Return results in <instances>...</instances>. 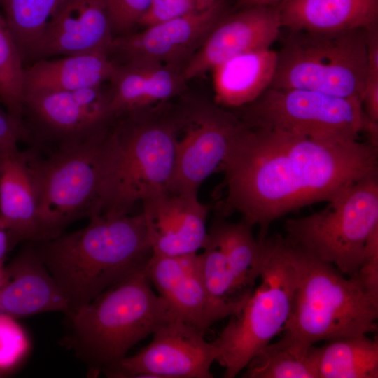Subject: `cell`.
<instances>
[{"label":"cell","mask_w":378,"mask_h":378,"mask_svg":"<svg viewBox=\"0 0 378 378\" xmlns=\"http://www.w3.org/2000/svg\"><path fill=\"white\" fill-rule=\"evenodd\" d=\"M29 349V337L15 318L0 314V371L16 367Z\"/></svg>","instance_id":"31"},{"label":"cell","mask_w":378,"mask_h":378,"mask_svg":"<svg viewBox=\"0 0 378 378\" xmlns=\"http://www.w3.org/2000/svg\"><path fill=\"white\" fill-rule=\"evenodd\" d=\"M185 81L178 65L147 60L118 63L108 85L112 118L164 102L177 95Z\"/></svg>","instance_id":"21"},{"label":"cell","mask_w":378,"mask_h":378,"mask_svg":"<svg viewBox=\"0 0 378 378\" xmlns=\"http://www.w3.org/2000/svg\"><path fill=\"white\" fill-rule=\"evenodd\" d=\"M146 271L151 284L178 318L203 334L218 321L202 281L197 253L152 255Z\"/></svg>","instance_id":"18"},{"label":"cell","mask_w":378,"mask_h":378,"mask_svg":"<svg viewBox=\"0 0 378 378\" xmlns=\"http://www.w3.org/2000/svg\"><path fill=\"white\" fill-rule=\"evenodd\" d=\"M2 274H3V269L1 268V265H0V285L2 279Z\"/></svg>","instance_id":"39"},{"label":"cell","mask_w":378,"mask_h":378,"mask_svg":"<svg viewBox=\"0 0 378 378\" xmlns=\"http://www.w3.org/2000/svg\"><path fill=\"white\" fill-rule=\"evenodd\" d=\"M114 38L105 0H66L50 21L31 62L59 55L109 53Z\"/></svg>","instance_id":"17"},{"label":"cell","mask_w":378,"mask_h":378,"mask_svg":"<svg viewBox=\"0 0 378 378\" xmlns=\"http://www.w3.org/2000/svg\"><path fill=\"white\" fill-rule=\"evenodd\" d=\"M29 139V131L24 120L11 115L0 104V147L18 144Z\"/></svg>","instance_id":"35"},{"label":"cell","mask_w":378,"mask_h":378,"mask_svg":"<svg viewBox=\"0 0 378 378\" xmlns=\"http://www.w3.org/2000/svg\"><path fill=\"white\" fill-rule=\"evenodd\" d=\"M24 62L13 34L0 10V102L23 120Z\"/></svg>","instance_id":"30"},{"label":"cell","mask_w":378,"mask_h":378,"mask_svg":"<svg viewBox=\"0 0 378 378\" xmlns=\"http://www.w3.org/2000/svg\"><path fill=\"white\" fill-rule=\"evenodd\" d=\"M353 276L370 294L378 298V227L368 237L360 265Z\"/></svg>","instance_id":"34"},{"label":"cell","mask_w":378,"mask_h":378,"mask_svg":"<svg viewBox=\"0 0 378 378\" xmlns=\"http://www.w3.org/2000/svg\"><path fill=\"white\" fill-rule=\"evenodd\" d=\"M253 226L243 219L237 223L216 218L208 232L210 241L222 251L237 288L248 298L262 270V249Z\"/></svg>","instance_id":"25"},{"label":"cell","mask_w":378,"mask_h":378,"mask_svg":"<svg viewBox=\"0 0 378 378\" xmlns=\"http://www.w3.org/2000/svg\"><path fill=\"white\" fill-rule=\"evenodd\" d=\"M294 246L300 275L283 336L277 342L306 354L321 341L376 332L378 298L354 276H345L332 264Z\"/></svg>","instance_id":"5"},{"label":"cell","mask_w":378,"mask_h":378,"mask_svg":"<svg viewBox=\"0 0 378 378\" xmlns=\"http://www.w3.org/2000/svg\"><path fill=\"white\" fill-rule=\"evenodd\" d=\"M0 223L11 248L41 241L36 183L27 152L17 144L0 147Z\"/></svg>","instance_id":"19"},{"label":"cell","mask_w":378,"mask_h":378,"mask_svg":"<svg viewBox=\"0 0 378 378\" xmlns=\"http://www.w3.org/2000/svg\"><path fill=\"white\" fill-rule=\"evenodd\" d=\"M12 250L7 231L0 223V265H1L6 254Z\"/></svg>","instance_id":"37"},{"label":"cell","mask_w":378,"mask_h":378,"mask_svg":"<svg viewBox=\"0 0 378 378\" xmlns=\"http://www.w3.org/2000/svg\"><path fill=\"white\" fill-rule=\"evenodd\" d=\"M258 240L262 256L260 284L212 342L216 361L224 368L226 378L235 377L282 331L298 282L296 247L280 235Z\"/></svg>","instance_id":"6"},{"label":"cell","mask_w":378,"mask_h":378,"mask_svg":"<svg viewBox=\"0 0 378 378\" xmlns=\"http://www.w3.org/2000/svg\"><path fill=\"white\" fill-rule=\"evenodd\" d=\"M246 124L216 107L184 112V134L178 139L169 192L197 195L202 183L221 167Z\"/></svg>","instance_id":"11"},{"label":"cell","mask_w":378,"mask_h":378,"mask_svg":"<svg viewBox=\"0 0 378 378\" xmlns=\"http://www.w3.org/2000/svg\"><path fill=\"white\" fill-rule=\"evenodd\" d=\"M307 216L286 221L285 237L294 245L354 275L366 241L378 227V174L363 178Z\"/></svg>","instance_id":"9"},{"label":"cell","mask_w":378,"mask_h":378,"mask_svg":"<svg viewBox=\"0 0 378 378\" xmlns=\"http://www.w3.org/2000/svg\"><path fill=\"white\" fill-rule=\"evenodd\" d=\"M277 56L270 88L309 90L361 101L368 76L365 29L291 31Z\"/></svg>","instance_id":"8"},{"label":"cell","mask_w":378,"mask_h":378,"mask_svg":"<svg viewBox=\"0 0 378 378\" xmlns=\"http://www.w3.org/2000/svg\"><path fill=\"white\" fill-rule=\"evenodd\" d=\"M141 203L152 255L195 253L206 246L208 209L197 195L164 191Z\"/></svg>","instance_id":"16"},{"label":"cell","mask_w":378,"mask_h":378,"mask_svg":"<svg viewBox=\"0 0 378 378\" xmlns=\"http://www.w3.org/2000/svg\"><path fill=\"white\" fill-rule=\"evenodd\" d=\"M108 127L91 136L57 144L44 158L27 151L37 190L41 241L96 214Z\"/></svg>","instance_id":"7"},{"label":"cell","mask_w":378,"mask_h":378,"mask_svg":"<svg viewBox=\"0 0 378 378\" xmlns=\"http://www.w3.org/2000/svg\"><path fill=\"white\" fill-rule=\"evenodd\" d=\"M150 108L113 118L102 149L96 214H127L139 202L168 191L184 112Z\"/></svg>","instance_id":"3"},{"label":"cell","mask_w":378,"mask_h":378,"mask_svg":"<svg viewBox=\"0 0 378 378\" xmlns=\"http://www.w3.org/2000/svg\"><path fill=\"white\" fill-rule=\"evenodd\" d=\"M367 78H378V29L377 23L365 29Z\"/></svg>","instance_id":"36"},{"label":"cell","mask_w":378,"mask_h":378,"mask_svg":"<svg viewBox=\"0 0 378 378\" xmlns=\"http://www.w3.org/2000/svg\"><path fill=\"white\" fill-rule=\"evenodd\" d=\"M277 59L270 48L236 55L215 66L211 71L216 102L241 107L256 100L271 87Z\"/></svg>","instance_id":"24"},{"label":"cell","mask_w":378,"mask_h":378,"mask_svg":"<svg viewBox=\"0 0 378 378\" xmlns=\"http://www.w3.org/2000/svg\"><path fill=\"white\" fill-rule=\"evenodd\" d=\"M146 266L67 314L69 342L92 373L106 372L137 343L177 318L152 289Z\"/></svg>","instance_id":"4"},{"label":"cell","mask_w":378,"mask_h":378,"mask_svg":"<svg viewBox=\"0 0 378 378\" xmlns=\"http://www.w3.org/2000/svg\"><path fill=\"white\" fill-rule=\"evenodd\" d=\"M204 335L175 318L160 326L147 346L104 374L114 378H211L217 351Z\"/></svg>","instance_id":"12"},{"label":"cell","mask_w":378,"mask_h":378,"mask_svg":"<svg viewBox=\"0 0 378 378\" xmlns=\"http://www.w3.org/2000/svg\"><path fill=\"white\" fill-rule=\"evenodd\" d=\"M224 10L223 0H218L204 10L153 23L141 31L115 36L109 55L118 64L147 60L180 66L200 48L224 15Z\"/></svg>","instance_id":"14"},{"label":"cell","mask_w":378,"mask_h":378,"mask_svg":"<svg viewBox=\"0 0 378 378\" xmlns=\"http://www.w3.org/2000/svg\"><path fill=\"white\" fill-rule=\"evenodd\" d=\"M48 312L68 314L69 307L31 242L3 269L0 314L14 318Z\"/></svg>","instance_id":"20"},{"label":"cell","mask_w":378,"mask_h":378,"mask_svg":"<svg viewBox=\"0 0 378 378\" xmlns=\"http://www.w3.org/2000/svg\"><path fill=\"white\" fill-rule=\"evenodd\" d=\"M309 351L318 378L378 377V342L367 335L331 340Z\"/></svg>","instance_id":"26"},{"label":"cell","mask_w":378,"mask_h":378,"mask_svg":"<svg viewBox=\"0 0 378 378\" xmlns=\"http://www.w3.org/2000/svg\"><path fill=\"white\" fill-rule=\"evenodd\" d=\"M89 220L76 231L31 242L67 300L69 314L146 267L152 255L141 212Z\"/></svg>","instance_id":"2"},{"label":"cell","mask_w":378,"mask_h":378,"mask_svg":"<svg viewBox=\"0 0 378 378\" xmlns=\"http://www.w3.org/2000/svg\"><path fill=\"white\" fill-rule=\"evenodd\" d=\"M118 63L109 53L95 52L41 59L25 67L24 94L27 92L72 91L105 84Z\"/></svg>","instance_id":"23"},{"label":"cell","mask_w":378,"mask_h":378,"mask_svg":"<svg viewBox=\"0 0 378 378\" xmlns=\"http://www.w3.org/2000/svg\"><path fill=\"white\" fill-rule=\"evenodd\" d=\"M203 250L199 254L201 276L218 321L238 312L248 298L238 290L223 253L209 236Z\"/></svg>","instance_id":"28"},{"label":"cell","mask_w":378,"mask_h":378,"mask_svg":"<svg viewBox=\"0 0 378 378\" xmlns=\"http://www.w3.org/2000/svg\"><path fill=\"white\" fill-rule=\"evenodd\" d=\"M115 36L132 32L139 25L153 0H105Z\"/></svg>","instance_id":"32"},{"label":"cell","mask_w":378,"mask_h":378,"mask_svg":"<svg viewBox=\"0 0 378 378\" xmlns=\"http://www.w3.org/2000/svg\"><path fill=\"white\" fill-rule=\"evenodd\" d=\"M246 106L241 119L253 128L332 141L359 140L364 132L370 141L378 142V122L368 117L357 98L270 88Z\"/></svg>","instance_id":"10"},{"label":"cell","mask_w":378,"mask_h":378,"mask_svg":"<svg viewBox=\"0 0 378 378\" xmlns=\"http://www.w3.org/2000/svg\"><path fill=\"white\" fill-rule=\"evenodd\" d=\"M66 0H0V8L21 52L31 62L50 21Z\"/></svg>","instance_id":"27"},{"label":"cell","mask_w":378,"mask_h":378,"mask_svg":"<svg viewBox=\"0 0 378 378\" xmlns=\"http://www.w3.org/2000/svg\"><path fill=\"white\" fill-rule=\"evenodd\" d=\"M309 350L302 354L278 342H270L252 358L243 377L318 378Z\"/></svg>","instance_id":"29"},{"label":"cell","mask_w":378,"mask_h":378,"mask_svg":"<svg viewBox=\"0 0 378 378\" xmlns=\"http://www.w3.org/2000/svg\"><path fill=\"white\" fill-rule=\"evenodd\" d=\"M218 0H153L139 25L146 27L165 20L207 9Z\"/></svg>","instance_id":"33"},{"label":"cell","mask_w":378,"mask_h":378,"mask_svg":"<svg viewBox=\"0 0 378 378\" xmlns=\"http://www.w3.org/2000/svg\"><path fill=\"white\" fill-rule=\"evenodd\" d=\"M41 136L57 144L91 136L113 120L105 84L72 91L27 92L23 117Z\"/></svg>","instance_id":"13"},{"label":"cell","mask_w":378,"mask_h":378,"mask_svg":"<svg viewBox=\"0 0 378 378\" xmlns=\"http://www.w3.org/2000/svg\"><path fill=\"white\" fill-rule=\"evenodd\" d=\"M225 211L260 228L296 209L328 202L357 181L378 174L377 146L332 141L248 125L235 139L221 167Z\"/></svg>","instance_id":"1"},{"label":"cell","mask_w":378,"mask_h":378,"mask_svg":"<svg viewBox=\"0 0 378 378\" xmlns=\"http://www.w3.org/2000/svg\"><path fill=\"white\" fill-rule=\"evenodd\" d=\"M284 0H239L241 5L246 6H277Z\"/></svg>","instance_id":"38"},{"label":"cell","mask_w":378,"mask_h":378,"mask_svg":"<svg viewBox=\"0 0 378 378\" xmlns=\"http://www.w3.org/2000/svg\"><path fill=\"white\" fill-rule=\"evenodd\" d=\"M282 28L276 6H246L223 16L183 67L186 80L203 75L236 55L270 48Z\"/></svg>","instance_id":"15"},{"label":"cell","mask_w":378,"mask_h":378,"mask_svg":"<svg viewBox=\"0 0 378 378\" xmlns=\"http://www.w3.org/2000/svg\"><path fill=\"white\" fill-rule=\"evenodd\" d=\"M278 7L290 31L338 33L377 23L378 0H284Z\"/></svg>","instance_id":"22"}]
</instances>
